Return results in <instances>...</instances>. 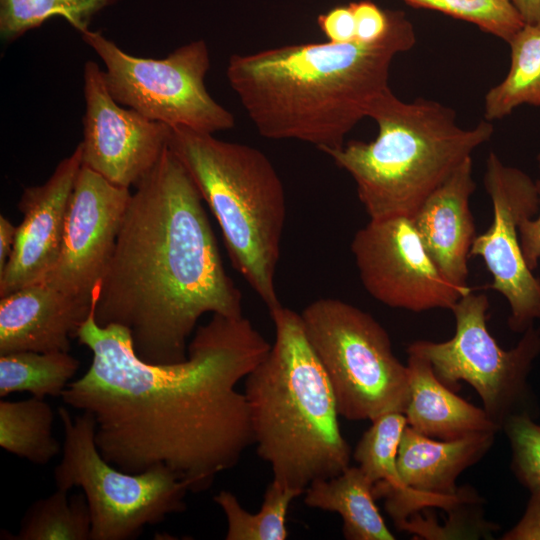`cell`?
I'll list each match as a JSON object with an SVG mask.
<instances>
[{
    "mask_svg": "<svg viewBox=\"0 0 540 540\" xmlns=\"http://www.w3.org/2000/svg\"><path fill=\"white\" fill-rule=\"evenodd\" d=\"M75 336L92 362L60 397L94 417L97 447L118 469L165 466L200 492L254 444L248 403L236 387L271 344L244 316L213 314L196 329L187 358L169 364L141 359L125 327L96 322L94 304Z\"/></svg>",
    "mask_w": 540,
    "mask_h": 540,
    "instance_id": "obj_1",
    "label": "cell"
},
{
    "mask_svg": "<svg viewBox=\"0 0 540 540\" xmlns=\"http://www.w3.org/2000/svg\"><path fill=\"white\" fill-rule=\"evenodd\" d=\"M114 251L93 297L100 326L125 327L136 354L169 364L205 313L242 315L192 177L169 146L134 186Z\"/></svg>",
    "mask_w": 540,
    "mask_h": 540,
    "instance_id": "obj_2",
    "label": "cell"
},
{
    "mask_svg": "<svg viewBox=\"0 0 540 540\" xmlns=\"http://www.w3.org/2000/svg\"><path fill=\"white\" fill-rule=\"evenodd\" d=\"M416 43L403 11L391 10L377 42L298 43L233 54L226 77L258 133L310 143L323 153L342 147L388 85L394 57Z\"/></svg>",
    "mask_w": 540,
    "mask_h": 540,
    "instance_id": "obj_3",
    "label": "cell"
},
{
    "mask_svg": "<svg viewBox=\"0 0 540 540\" xmlns=\"http://www.w3.org/2000/svg\"><path fill=\"white\" fill-rule=\"evenodd\" d=\"M275 340L267 356L245 378L254 444L273 480L305 492L350 466L329 378L303 328L299 313L282 306L269 311Z\"/></svg>",
    "mask_w": 540,
    "mask_h": 540,
    "instance_id": "obj_4",
    "label": "cell"
},
{
    "mask_svg": "<svg viewBox=\"0 0 540 540\" xmlns=\"http://www.w3.org/2000/svg\"><path fill=\"white\" fill-rule=\"evenodd\" d=\"M367 117L378 126L373 141L350 140L325 154L353 178L371 220L411 218L494 132L487 120L464 129L452 108L425 98L404 102L390 87L374 99Z\"/></svg>",
    "mask_w": 540,
    "mask_h": 540,
    "instance_id": "obj_5",
    "label": "cell"
},
{
    "mask_svg": "<svg viewBox=\"0 0 540 540\" xmlns=\"http://www.w3.org/2000/svg\"><path fill=\"white\" fill-rule=\"evenodd\" d=\"M215 216L233 267L268 311L280 305L275 276L286 220L283 183L259 149L187 127L168 143Z\"/></svg>",
    "mask_w": 540,
    "mask_h": 540,
    "instance_id": "obj_6",
    "label": "cell"
},
{
    "mask_svg": "<svg viewBox=\"0 0 540 540\" xmlns=\"http://www.w3.org/2000/svg\"><path fill=\"white\" fill-rule=\"evenodd\" d=\"M300 316L329 378L339 416L372 421L388 412H405L408 367L395 356L387 331L371 314L340 299L320 298Z\"/></svg>",
    "mask_w": 540,
    "mask_h": 540,
    "instance_id": "obj_7",
    "label": "cell"
},
{
    "mask_svg": "<svg viewBox=\"0 0 540 540\" xmlns=\"http://www.w3.org/2000/svg\"><path fill=\"white\" fill-rule=\"evenodd\" d=\"M58 414L64 444L55 484L66 491L82 488L91 516L90 540L134 539L146 525L186 509L189 487L170 469L158 465L140 473L122 471L101 455L92 415L82 412L72 419L65 407Z\"/></svg>",
    "mask_w": 540,
    "mask_h": 540,
    "instance_id": "obj_8",
    "label": "cell"
},
{
    "mask_svg": "<svg viewBox=\"0 0 540 540\" xmlns=\"http://www.w3.org/2000/svg\"><path fill=\"white\" fill-rule=\"evenodd\" d=\"M488 309L486 294L472 291L462 296L451 309L453 337L443 342L414 341L407 353L426 359L451 390L460 381L473 387L485 412L502 430L513 416H532L528 376L540 355V329L530 326L515 347L505 350L488 330Z\"/></svg>",
    "mask_w": 540,
    "mask_h": 540,
    "instance_id": "obj_9",
    "label": "cell"
},
{
    "mask_svg": "<svg viewBox=\"0 0 540 540\" xmlns=\"http://www.w3.org/2000/svg\"><path fill=\"white\" fill-rule=\"evenodd\" d=\"M81 36L102 60L107 88L119 104L169 127L210 134L234 127V115L206 88L210 56L204 40L153 59L128 54L101 31L88 29Z\"/></svg>",
    "mask_w": 540,
    "mask_h": 540,
    "instance_id": "obj_10",
    "label": "cell"
},
{
    "mask_svg": "<svg viewBox=\"0 0 540 540\" xmlns=\"http://www.w3.org/2000/svg\"><path fill=\"white\" fill-rule=\"evenodd\" d=\"M484 187L492 202L493 220L476 235L470 256L481 257L492 276L486 288L509 304V328L525 332L540 320V278L528 267L520 245L518 225L539 211L536 182L522 170L507 166L491 152L486 161Z\"/></svg>",
    "mask_w": 540,
    "mask_h": 540,
    "instance_id": "obj_11",
    "label": "cell"
},
{
    "mask_svg": "<svg viewBox=\"0 0 540 540\" xmlns=\"http://www.w3.org/2000/svg\"><path fill=\"white\" fill-rule=\"evenodd\" d=\"M351 252L365 290L380 303L412 312L451 310L473 291L448 281L405 216L371 220L359 229Z\"/></svg>",
    "mask_w": 540,
    "mask_h": 540,
    "instance_id": "obj_12",
    "label": "cell"
},
{
    "mask_svg": "<svg viewBox=\"0 0 540 540\" xmlns=\"http://www.w3.org/2000/svg\"><path fill=\"white\" fill-rule=\"evenodd\" d=\"M130 196L129 188L82 165L70 196L57 261L40 282L92 304Z\"/></svg>",
    "mask_w": 540,
    "mask_h": 540,
    "instance_id": "obj_13",
    "label": "cell"
},
{
    "mask_svg": "<svg viewBox=\"0 0 540 540\" xmlns=\"http://www.w3.org/2000/svg\"><path fill=\"white\" fill-rule=\"evenodd\" d=\"M83 91L82 165L130 189L168 147L171 127L119 104L107 88L104 70L94 61L84 65Z\"/></svg>",
    "mask_w": 540,
    "mask_h": 540,
    "instance_id": "obj_14",
    "label": "cell"
},
{
    "mask_svg": "<svg viewBox=\"0 0 540 540\" xmlns=\"http://www.w3.org/2000/svg\"><path fill=\"white\" fill-rule=\"evenodd\" d=\"M496 434L438 440L407 425L397 453L398 474L407 489L385 502L395 526L401 529L412 516L428 507L456 513L461 507L480 503L473 489L459 488L456 481L463 471L486 455Z\"/></svg>",
    "mask_w": 540,
    "mask_h": 540,
    "instance_id": "obj_15",
    "label": "cell"
},
{
    "mask_svg": "<svg viewBox=\"0 0 540 540\" xmlns=\"http://www.w3.org/2000/svg\"><path fill=\"white\" fill-rule=\"evenodd\" d=\"M82 166L80 144L42 185L27 187L18 208L24 218L0 272V297L42 281L57 261L70 196Z\"/></svg>",
    "mask_w": 540,
    "mask_h": 540,
    "instance_id": "obj_16",
    "label": "cell"
},
{
    "mask_svg": "<svg viewBox=\"0 0 540 540\" xmlns=\"http://www.w3.org/2000/svg\"><path fill=\"white\" fill-rule=\"evenodd\" d=\"M93 304V302H92ZM92 304L38 282L0 299V355L19 352H69Z\"/></svg>",
    "mask_w": 540,
    "mask_h": 540,
    "instance_id": "obj_17",
    "label": "cell"
},
{
    "mask_svg": "<svg viewBox=\"0 0 540 540\" xmlns=\"http://www.w3.org/2000/svg\"><path fill=\"white\" fill-rule=\"evenodd\" d=\"M476 187L472 157L421 204L411 217L420 239L443 276L461 288H469L468 258L476 237L470 197Z\"/></svg>",
    "mask_w": 540,
    "mask_h": 540,
    "instance_id": "obj_18",
    "label": "cell"
},
{
    "mask_svg": "<svg viewBox=\"0 0 540 540\" xmlns=\"http://www.w3.org/2000/svg\"><path fill=\"white\" fill-rule=\"evenodd\" d=\"M410 398L407 424L416 432L438 440H455L500 428L479 408L459 397L435 375L430 363L408 354Z\"/></svg>",
    "mask_w": 540,
    "mask_h": 540,
    "instance_id": "obj_19",
    "label": "cell"
},
{
    "mask_svg": "<svg viewBox=\"0 0 540 540\" xmlns=\"http://www.w3.org/2000/svg\"><path fill=\"white\" fill-rule=\"evenodd\" d=\"M374 483L359 468L312 482L304 492L308 507L338 513L348 540H394L375 504Z\"/></svg>",
    "mask_w": 540,
    "mask_h": 540,
    "instance_id": "obj_20",
    "label": "cell"
},
{
    "mask_svg": "<svg viewBox=\"0 0 540 540\" xmlns=\"http://www.w3.org/2000/svg\"><path fill=\"white\" fill-rule=\"evenodd\" d=\"M508 44V73L485 95L487 121L502 119L522 104L540 106V24H525Z\"/></svg>",
    "mask_w": 540,
    "mask_h": 540,
    "instance_id": "obj_21",
    "label": "cell"
},
{
    "mask_svg": "<svg viewBox=\"0 0 540 540\" xmlns=\"http://www.w3.org/2000/svg\"><path fill=\"white\" fill-rule=\"evenodd\" d=\"M53 420V410L44 399L1 400L0 446L34 464L45 465L60 450L53 437Z\"/></svg>",
    "mask_w": 540,
    "mask_h": 540,
    "instance_id": "obj_22",
    "label": "cell"
},
{
    "mask_svg": "<svg viewBox=\"0 0 540 540\" xmlns=\"http://www.w3.org/2000/svg\"><path fill=\"white\" fill-rule=\"evenodd\" d=\"M79 368L68 352L19 351L0 355V396L29 392L44 399L61 396Z\"/></svg>",
    "mask_w": 540,
    "mask_h": 540,
    "instance_id": "obj_23",
    "label": "cell"
},
{
    "mask_svg": "<svg viewBox=\"0 0 540 540\" xmlns=\"http://www.w3.org/2000/svg\"><path fill=\"white\" fill-rule=\"evenodd\" d=\"M303 494L272 480L257 513L244 509L230 491H220L213 500L226 517V540H285L288 536L286 518L289 506Z\"/></svg>",
    "mask_w": 540,
    "mask_h": 540,
    "instance_id": "obj_24",
    "label": "cell"
},
{
    "mask_svg": "<svg viewBox=\"0 0 540 540\" xmlns=\"http://www.w3.org/2000/svg\"><path fill=\"white\" fill-rule=\"evenodd\" d=\"M352 454L359 468L374 483L376 499L405 489L397 469V453L407 419L403 412L392 411L371 421Z\"/></svg>",
    "mask_w": 540,
    "mask_h": 540,
    "instance_id": "obj_25",
    "label": "cell"
},
{
    "mask_svg": "<svg viewBox=\"0 0 540 540\" xmlns=\"http://www.w3.org/2000/svg\"><path fill=\"white\" fill-rule=\"evenodd\" d=\"M56 489L33 503L24 515L14 540H88L91 516L84 494L67 496Z\"/></svg>",
    "mask_w": 540,
    "mask_h": 540,
    "instance_id": "obj_26",
    "label": "cell"
},
{
    "mask_svg": "<svg viewBox=\"0 0 540 540\" xmlns=\"http://www.w3.org/2000/svg\"><path fill=\"white\" fill-rule=\"evenodd\" d=\"M115 0H0V36L13 42L53 17L64 18L80 34Z\"/></svg>",
    "mask_w": 540,
    "mask_h": 540,
    "instance_id": "obj_27",
    "label": "cell"
},
{
    "mask_svg": "<svg viewBox=\"0 0 540 540\" xmlns=\"http://www.w3.org/2000/svg\"><path fill=\"white\" fill-rule=\"evenodd\" d=\"M409 6L434 10L470 22L509 42L525 25L512 0H402Z\"/></svg>",
    "mask_w": 540,
    "mask_h": 540,
    "instance_id": "obj_28",
    "label": "cell"
},
{
    "mask_svg": "<svg viewBox=\"0 0 540 540\" xmlns=\"http://www.w3.org/2000/svg\"><path fill=\"white\" fill-rule=\"evenodd\" d=\"M502 430L511 448V470L518 482L528 490L540 485V424L533 416L511 417Z\"/></svg>",
    "mask_w": 540,
    "mask_h": 540,
    "instance_id": "obj_29",
    "label": "cell"
},
{
    "mask_svg": "<svg viewBox=\"0 0 540 540\" xmlns=\"http://www.w3.org/2000/svg\"><path fill=\"white\" fill-rule=\"evenodd\" d=\"M355 18L356 41L374 43L388 32L391 10H383L370 0L349 3Z\"/></svg>",
    "mask_w": 540,
    "mask_h": 540,
    "instance_id": "obj_30",
    "label": "cell"
},
{
    "mask_svg": "<svg viewBox=\"0 0 540 540\" xmlns=\"http://www.w3.org/2000/svg\"><path fill=\"white\" fill-rule=\"evenodd\" d=\"M317 24L329 42L348 43L356 40L355 18L349 4L320 14Z\"/></svg>",
    "mask_w": 540,
    "mask_h": 540,
    "instance_id": "obj_31",
    "label": "cell"
},
{
    "mask_svg": "<svg viewBox=\"0 0 540 540\" xmlns=\"http://www.w3.org/2000/svg\"><path fill=\"white\" fill-rule=\"evenodd\" d=\"M529 492L530 498L522 517L501 539L540 540V485Z\"/></svg>",
    "mask_w": 540,
    "mask_h": 540,
    "instance_id": "obj_32",
    "label": "cell"
},
{
    "mask_svg": "<svg viewBox=\"0 0 540 540\" xmlns=\"http://www.w3.org/2000/svg\"><path fill=\"white\" fill-rule=\"evenodd\" d=\"M537 162L540 171V153L537 156ZM536 184L540 200V178ZM518 232L524 259L530 270L534 271L540 259V207L535 218L527 217L520 221Z\"/></svg>",
    "mask_w": 540,
    "mask_h": 540,
    "instance_id": "obj_33",
    "label": "cell"
},
{
    "mask_svg": "<svg viewBox=\"0 0 540 540\" xmlns=\"http://www.w3.org/2000/svg\"><path fill=\"white\" fill-rule=\"evenodd\" d=\"M17 227L3 215L0 216V272L5 268L12 253Z\"/></svg>",
    "mask_w": 540,
    "mask_h": 540,
    "instance_id": "obj_34",
    "label": "cell"
},
{
    "mask_svg": "<svg viewBox=\"0 0 540 540\" xmlns=\"http://www.w3.org/2000/svg\"><path fill=\"white\" fill-rule=\"evenodd\" d=\"M525 24H540V0H512Z\"/></svg>",
    "mask_w": 540,
    "mask_h": 540,
    "instance_id": "obj_35",
    "label": "cell"
}]
</instances>
